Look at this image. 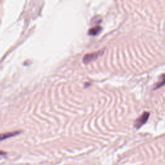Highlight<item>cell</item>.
I'll return each mask as SVG.
<instances>
[{"mask_svg":"<svg viewBox=\"0 0 165 165\" xmlns=\"http://www.w3.org/2000/svg\"><path fill=\"white\" fill-rule=\"evenodd\" d=\"M19 132L15 131L13 132H8V133H5V134H0V141L6 139H7V138H10L11 137L16 136L19 134Z\"/></svg>","mask_w":165,"mask_h":165,"instance_id":"obj_3","label":"cell"},{"mask_svg":"<svg viewBox=\"0 0 165 165\" xmlns=\"http://www.w3.org/2000/svg\"><path fill=\"white\" fill-rule=\"evenodd\" d=\"M149 116H150V114L147 112H143L142 115H141L139 118L136 120L134 123V126L136 129H139L140 127H141L147 121Z\"/></svg>","mask_w":165,"mask_h":165,"instance_id":"obj_2","label":"cell"},{"mask_svg":"<svg viewBox=\"0 0 165 165\" xmlns=\"http://www.w3.org/2000/svg\"><path fill=\"white\" fill-rule=\"evenodd\" d=\"M103 54V50H99L93 53H90V54H87L83 57V61L84 63H88L92 61H94L95 60L98 59V57L100 56L101 55H102Z\"/></svg>","mask_w":165,"mask_h":165,"instance_id":"obj_1","label":"cell"},{"mask_svg":"<svg viewBox=\"0 0 165 165\" xmlns=\"http://www.w3.org/2000/svg\"><path fill=\"white\" fill-rule=\"evenodd\" d=\"M101 30H102L101 26H100L99 25L95 26H94V27H92V29H90L89 30L88 34L91 35V36H96L100 33Z\"/></svg>","mask_w":165,"mask_h":165,"instance_id":"obj_4","label":"cell"},{"mask_svg":"<svg viewBox=\"0 0 165 165\" xmlns=\"http://www.w3.org/2000/svg\"><path fill=\"white\" fill-rule=\"evenodd\" d=\"M164 84H165V74H163V75L160 76V77H159V80L156 83L154 88L155 89L159 88L162 86H163Z\"/></svg>","mask_w":165,"mask_h":165,"instance_id":"obj_5","label":"cell"}]
</instances>
